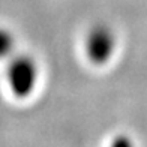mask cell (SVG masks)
I'll return each instance as SVG.
<instances>
[{
    "label": "cell",
    "instance_id": "cell-4",
    "mask_svg": "<svg viewBox=\"0 0 147 147\" xmlns=\"http://www.w3.org/2000/svg\"><path fill=\"white\" fill-rule=\"evenodd\" d=\"M108 147H134V143L128 135H117L116 138H113Z\"/></svg>",
    "mask_w": 147,
    "mask_h": 147
},
{
    "label": "cell",
    "instance_id": "cell-2",
    "mask_svg": "<svg viewBox=\"0 0 147 147\" xmlns=\"http://www.w3.org/2000/svg\"><path fill=\"white\" fill-rule=\"evenodd\" d=\"M116 51V35L107 24H95L84 39V53L87 60L96 66L110 62Z\"/></svg>",
    "mask_w": 147,
    "mask_h": 147
},
{
    "label": "cell",
    "instance_id": "cell-1",
    "mask_svg": "<svg viewBox=\"0 0 147 147\" xmlns=\"http://www.w3.org/2000/svg\"><path fill=\"white\" fill-rule=\"evenodd\" d=\"M6 78L12 95L17 99H27L35 92L39 78L36 60L27 54H14L9 59Z\"/></svg>",
    "mask_w": 147,
    "mask_h": 147
},
{
    "label": "cell",
    "instance_id": "cell-3",
    "mask_svg": "<svg viewBox=\"0 0 147 147\" xmlns=\"http://www.w3.org/2000/svg\"><path fill=\"white\" fill-rule=\"evenodd\" d=\"M15 50V36L6 27L0 26V60L11 59Z\"/></svg>",
    "mask_w": 147,
    "mask_h": 147
}]
</instances>
